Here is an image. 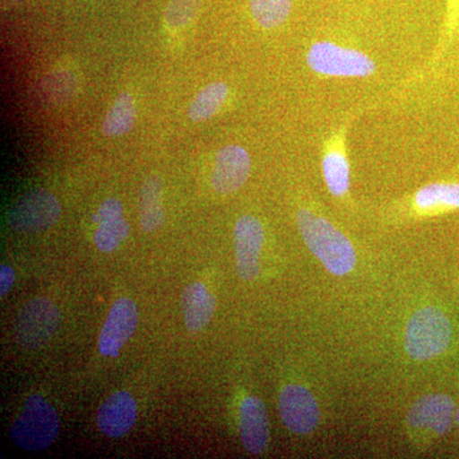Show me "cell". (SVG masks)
I'll list each match as a JSON object with an SVG mask.
<instances>
[{
  "instance_id": "cell-25",
  "label": "cell",
  "mask_w": 459,
  "mask_h": 459,
  "mask_svg": "<svg viewBox=\"0 0 459 459\" xmlns=\"http://www.w3.org/2000/svg\"><path fill=\"white\" fill-rule=\"evenodd\" d=\"M455 420H457L458 429H459V407L457 410V413H455Z\"/></svg>"
},
{
  "instance_id": "cell-12",
  "label": "cell",
  "mask_w": 459,
  "mask_h": 459,
  "mask_svg": "<svg viewBox=\"0 0 459 459\" xmlns=\"http://www.w3.org/2000/svg\"><path fill=\"white\" fill-rule=\"evenodd\" d=\"M455 418V402L449 395L434 394L424 395L411 407L407 424L415 431L444 435L451 430Z\"/></svg>"
},
{
  "instance_id": "cell-18",
  "label": "cell",
  "mask_w": 459,
  "mask_h": 459,
  "mask_svg": "<svg viewBox=\"0 0 459 459\" xmlns=\"http://www.w3.org/2000/svg\"><path fill=\"white\" fill-rule=\"evenodd\" d=\"M137 117V108L131 93L123 92L115 100L113 107L105 115L102 133L107 137H117L132 131Z\"/></svg>"
},
{
  "instance_id": "cell-14",
  "label": "cell",
  "mask_w": 459,
  "mask_h": 459,
  "mask_svg": "<svg viewBox=\"0 0 459 459\" xmlns=\"http://www.w3.org/2000/svg\"><path fill=\"white\" fill-rule=\"evenodd\" d=\"M241 443L250 455H262L270 443L267 410L255 395L244 398L238 410Z\"/></svg>"
},
{
  "instance_id": "cell-4",
  "label": "cell",
  "mask_w": 459,
  "mask_h": 459,
  "mask_svg": "<svg viewBox=\"0 0 459 459\" xmlns=\"http://www.w3.org/2000/svg\"><path fill=\"white\" fill-rule=\"evenodd\" d=\"M59 434V416L49 402L33 394L11 429V437L21 449L44 451Z\"/></svg>"
},
{
  "instance_id": "cell-20",
  "label": "cell",
  "mask_w": 459,
  "mask_h": 459,
  "mask_svg": "<svg viewBox=\"0 0 459 459\" xmlns=\"http://www.w3.org/2000/svg\"><path fill=\"white\" fill-rule=\"evenodd\" d=\"M294 0H249L250 12L256 23L264 30L276 29L286 22Z\"/></svg>"
},
{
  "instance_id": "cell-8",
  "label": "cell",
  "mask_w": 459,
  "mask_h": 459,
  "mask_svg": "<svg viewBox=\"0 0 459 459\" xmlns=\"http://www.w3.org/2000/svg\"><path fill=\"white\" fill-rule=\"evenodd\" d=\"M279 411L283 424L294 434H310L318 427V402L312 392L304 385L283 386L279 397Z\"/></svg>"
},
{
  "instance_id": "cell-11",
  "label": "cell",
  "mask_w": 459,
  "mask_h": 459,
  "mask_svg": "<svg viewBox=\"0 0 459 459\" xmlns=\"http://www.w3.org/2000/svg\"><path fill=\"white\" fill-rule=\"evenodd\" d=\"M140 320L137 305L128 298L115 301L99 337V350L107 358H117L133 336Z\"/></svg>"
},
{
  "instance_id": "cell-23",
  "label": "cell",
  "mask_w": 459,
  "mask_h": 459,
  "mask_svg": "<svg viewBox=\"0 0 459 459\" xmlns=\"http://www.w3.org/2000/svg\"><path fill=\"white\" fill-rule=\"evenodd\" d=\"M120 217H123V205L119 199L108 198L100 205L98 213L93 216V221L100 225V223L114 221Z\"/></svg>"
},
{
  "instance_id": "cell-16",
  "label": "cell",
  "mask_w": 459,
  "mask_h": 459,
  "mask_svg": "<svg viewBox=\"0 0 459 459\" xmlns=\"http://www.w3.org/2000/svg\"><path fill=\"white\" fill-rule=\"evenodd\" d=\"M181 309L189 332L202 331L213 318L216 299L202 282H192L181 296Z\"/></svg>"
},
{
  "instance_id": "cell-1",
  "label": "cell",
  "mask_w": 459,
  "mask_h": 459,
  "mask_svg": "<svg viewBox=\"0 0 459 459\" xmlns=\"http://www.w3.org/2000/svg\"><path fill=\"white\" fill-rule=\"evenodd\" d=\"M305 246L325 270L344 276L355 268L358 255L351 240L316 208L300 207L296 213Z\"/></svg>"
},
{
  "instance_id": "cell-24",
  "label": "cell",
  "mask_w": 459,
  "mask_h": 459,
  "mask_svg": "<svg viewBox=\"0 0 459 459\" xmlns=\"http://www.w3.org/2000/svg\"><path fill=\"white\" fill-rule=\"evenodd\" d=\"M14 283V271L9 265H2L0 268V295L8 294Z\"/></svg>"
},
{
  "instance_id": "cell-21",
  "label": "cell",
  "mask_w": 459,
  "mask_h": 459,
  "mask_svg": "<svg viewBox=\"0 0 459 459\" xmlns=\"http://www.w3.org/2000/svg\"><path fill=\"white\" fill-rule=\"evenodd\" d=\"M131 226L124 220V217L100 223L95 232V244L100 252L111 253L120 247V244L128 238Z\"/></svg>"
},
{
  "instance_id": "cell-13",
  "label": "cell",
  "mask_w": 459,
  "mask_h": 459,
  "mask_svg": "<svg viewBox=\"0 0 459 459\" xmlns=\"http://www.w3.org/2000/svg\"><path fill=\"white\" fill-rule=\"evenodd\" d=\"M406 216H434L459 210V181H435L416 190L403 205Z\"/></svg>"
},
{
  "instance_id": "cell-5",
  "label": "cell",
  "mask_w": 459,
  "mask_h": 459,
  "mask_svg": "<svg viewBox=\"0 0 459 459\" xmlns=\"http://www.w3.org/2000/svg\"><path fill=\"white\" fill-rule=\"evenodd\" d=\"M356 113L349 115L337 128L329 133L322 143L323 179L334 198L347 201L351 188V164L347 150V132Z\"/></svg>"
},
{
  "instance_id": "cell-17",
  "label": "cell",
  "mask_w": 459,
  "mask_h": 459,
  "mask_svg": "<svg viewBox=\"0 0 459 459\" xmlns=\"http://www.w3.org/2000/svg\"><path fill=\"white\" fill-rule=\"evenodd\" d=\"M140 220L144 232H153L161 228L165 221L164 204H162V181L159 177L151 175L144 180L141 189Z\"/></svg>"
},
{
  "instance_id": "cell-15",
  "label": "cell",
  "mask_w": 459,
  "mask_h": 459,
  "mask_svg": "<svg viewBox=\"0 0 459 459\" xmlns=\"http://www.w3.org/2000/svg\"><path fill=\"white\" fill-rule=\"evenodd\" d=\"M137 420V403L131 394L119 391L111 394L98 411V425L102 434L119 437L128 434Z\"/></svg>"
},
{
  "instance_id": "cell-10",
  "label": "cell",
  "mask_w": 459,
  "mask_h": 459,
  "mask_svg": "<svg viewBox=\"0 0 459 459\" xmlns=\"http://www.w3.org/2000/svg\"><path fill=\"white\" fill-rule=\"evenodd\" d=\"M252 172V159L238 144L222 147L214 157L211 184L214 192L229 195L243 188Z\"/></svg>"
},
{
  "instance_id": "cell-2",
  "label": "cell",
  "mask_w": 459,
  "mask_h": 459,
  "mask_svg": "<svg viewBox=\"0 0 459 459\" xmlns=\"http://www.w3.org/2000/svg\"><path fill=\"white\" fill-rule=\"evenodd\" d=\"M452 340L448 316L434 307H425L411 316L404 332V350L416 361L442 355Z\"/></svg>"
},
{
  "instance_id": "cell-3",
  "label": "cell",
  "mask_w": 459,
  "mask_h": 459,
  "mask_svg": "<svg viewBox=\"0 0 459 459\" xmlns=\"http://www.w3.org/2000/svg\"><path fill=\"white\" fill-rule=\"evenodd\" d=\"M310 71L328 78H368L377 63L364 51L334 41H314L307 53Z\"/></svg>"
},
{
  "instance_id": "cell-19",
  "label": "cell",
  "mask_w": 459,
  "mask_h": 459,
  "mask_svg": "<svg viewBox=\"0 0 459 459\" xmlns=\"http://www.w3.org/2000/svg\"><path fill=\"white\" fill-rule=\"evenodd\" d=\"M229 86L223 82H213L199 91L193 99L188 110L192 122H204L219 113L229 98Z\"/></svg>"
},
{
  "instance_id": "cell-22",
  "label": "cell",
  "mask_w": 459,
  "mask_h": 459,
  "mask_svg": "<svg viewBox=\"0 0 459 459\" xmlns=\"http://www.w3.org/2000/svg\"><path fill=\"white\" fill-rule=\"evenodd\" d=\"M204 0H169L165 21L171 29L188 26L201 11Z\"/></svg>"
},
{
  "instance_id": "cell-6",
  "label": "cell",
  "mask_w": 459,
  "mask_h": 459,
  "mask_svg": "<svg viewBox=\"0 0 459 459\" xmlns=\"http://www.w3.org/2000/svg\"><path fill=\"white\" fill-rule=\"evenodd\" d=\"M56 305L45 298L23 305L14 323V337L23 350H38L49 342L59 328Z\"/></svg>"
},
{
  "instance_id": "cell-9",
  "label": "cell",
  "mask_w": 459,
  "mask_h": 459,
  "mask_svg": "<svg viewBox=\"0 0 459 459\" xmlns=\"http://www.w3.org/2000/svg\"><path fill=\"white\" fill-rule=\"evenodd\" d=\"M264 244V228L252 214H244L235 223V261L238 277L255 281L261 270V255Z\"/></svg>"
},
{
  "instance_id": "cell-7",
  "label": "cell",
  "mask_w": 459,
  "mask_h": 459,
  "mask_svg": "<svg viewBox=\"0 0 459 459\" xmlns=\"http://www.w3.org/2000/svg\"><path fill=\"white\" fill-rule=\"evenodd\" d=\"M62 216V205L53 193L36 189L18 199L8 212L14 231L39 232L53 228Z\"/></svg>"
}]
</instances>
